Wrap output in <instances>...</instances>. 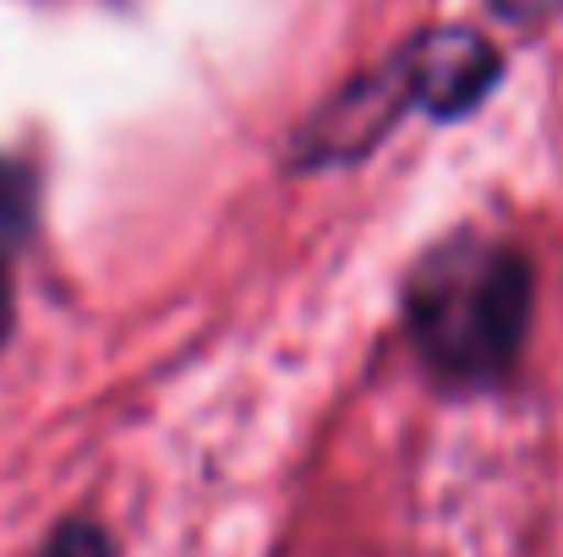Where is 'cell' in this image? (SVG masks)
Masks as SVG:
<instances>
[{
    "label": "cell",
    "instance_id": "cell-6",
    "mask_svg": "<svg viewBox=\"0 0 563 557\" xmlns=\"http://www.w3.org/2000/svg\"><path fill=\"white\" fill-rule=\"evenodd\" d=\"M5 328H11V285L0 274V339H5Z\"/></svg>",
    "mask_w": 563,
    "mask_h": 557
},
{
    "label": "cell",
    "instance_id": "cell-3",
    "mask_svg": "<svg viewBox=\"0 0 563 557\" xmlns=\"http://www.w3.org/2000/svg\"><path fill=\"white\" fill-rule=\"evenodd\" d=\"M33 230V181L16 165H0V252Z\"/></svg>",
    "mask_w": 563,
    "mask_h": 557
},
{
    "label": "cell",
    "instance_id": "cell-2",
    "mask_svg": "<svg viewBox=\"0 0 563 557\" xmlns=\"http://www.w3.org/2000/svg\"><path fill=\"white\" fill-rule=\"evenodd\" d=\"M399 66H405L410 99L438 121H454V115L476 110L493 93L498 71H504L498 49L471 27H432V33L410 38L399 49Z\"/></svg>",
    "mask_w": 563,
    "mask_h": 557
},
{
    "label": "cell",
    "instance_id": "cell-4",
    "mask_svg": "<svg viewBox=\"0 0 563 557\" xmlns=\"http://www.w3.org/2000/svg\"><path fill=\"white\" fill-rule=\"evenodd\" d=\"M38 557H115V547H110V536H104L99 525L71 520V525H60V531L44 542V553Z\"/></svg>",
    "mask_w": 563,
    "mask_h": 557
},
{
    "label": "cell",
    "instance_id": "cell-1",
    "mask_svg": "<svg viewBox=\"0 0 563 557\" xmlns=\"http://www.w3.org/2000/svg\"><path fill=\"white\" fill-rule=\"evenodd\" d=\"M421 361L449 382H493L515 367L531 323V268L498 241H449L421 257L405 290Z\"/></svg>",
    "mask_w": 563,
    "mask_h": 557
},
{
    "label": "cell",
    "instance_id": "cell-5",
    "mask_svg": "<svg viewBox=\"0 0 563 557\" xmlns=\"http://www.w3.org/2000/svg\"><path fill=\"white\" fill-rule=\"evenodd\" d=\"M563 0H493V11L498 16H509V22H542V16H553Z\"/></svg>",
    "mask_w": 563,
    "mask_h": 557
}]
</instances>
